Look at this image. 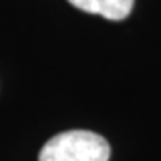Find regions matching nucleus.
<instances>
[{
    "mask_svg": "<svg viewBox=\"0 0 161 161\" xmlns=\"http://www.w3.org/2000/svg\"><path fill=\"white\" fill-rule=\"evenodd\" d=\"M108 140L92 131H66L43 145L38 161H109Z\"/></svg>",
    "mask_w": 161,
    "mask_h": 161,
    "instance_id": "f257e3e1",
    "label": "nucleus"
},
{
    "mask_svg": "<svg viewBox=\"0 0 161 161\" xmlns=\"http://www.w3.org/2000/svg\"><path fill=\"white\" fill-rule=\"evenodd\" d=\"M77 9L118 22L131 14L134 0H68Z\"/></svg>",
    "mask_w": 161,
    "mask_h": 161,
    "instance_id": "f03ea898",
    "label": "nucleus"
}]
</instances>
